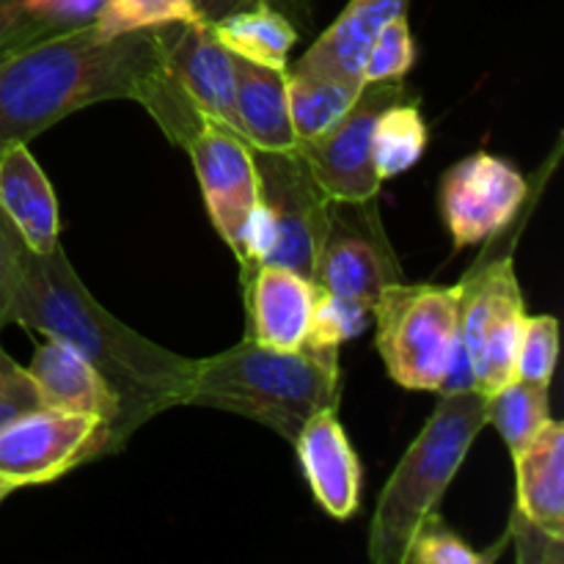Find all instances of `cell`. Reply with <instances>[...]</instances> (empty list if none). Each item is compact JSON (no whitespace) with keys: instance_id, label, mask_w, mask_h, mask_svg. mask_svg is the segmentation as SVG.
<instances>
[{"instance_id":"obj_21","label":"cell","mask_w":564,"mask_h":564,"mask_svg":"<svg viewBox=\"0 0 564 564\" xmlns=\"http://www.w3.org/2000/svg\"><path fill=\"white\" fill-rule=\"evenodd\" d=\"M209 28L231 55L259 66H273V69H286L290 53L297 42L292 22L270 9L264 0H251L213 20Z\"/></svg>"},{"instance_id":"obj_1","label":"cell","mask_w":564,"mask_h":564,"mask_svg":"<svg viewBox=\"0 0 564 564\" xmlns=\"http://www.w3.org/2000/svg\"><path fill=\"white\" fill-rule=\"evenodd\" d=\"M11 323L66 341L102 375L119 400L110 455L149 419L185 405L198 358L165 350L116 319L86 290L61 246L50 253L20 246Z\"/></svg>"},{"instance_id":"obj_18","label":"cell","mask_w":564,"mask_h":564,"mask_svg":"<svg viewBox=\"0 0 564 564\" xmlns=\"http://www.w3.org/2000/svg\"><path fill=\"white\" fill-rule=\"evenodd\" d=\"M516 512L564 540V427L554 419L516 457Z\"/></svg>"},{"instance_id":"obj_30","label":"cell","mask_w":564,"mask_h":564,"mask_svg":"<svg viewBox=\"0 0 564 564\" xmlns=\"http://www.w3.org/2000/svg\"><path fill=\"white\" fill-rule=\"evenodd\" d=\"M485 562H490L488 556L474 551L466 540L457 538L452 529H446V523L441 521L438 512L430 516L427 521L419 527V532L413 534L405 554V564H485Z\"/></svg>"},{"instance_id":"obj_19","label":"cell","mask_w":564,"mask_h":564,"mask_svg":"<svg viewBox=\"0 0 564 564\" xmlns=\"http://www.w3.org/2000/svg\"><path fill=\"white\" fill-rule=\"evenodd\" d=\"M408 0H350L334 25L297 61V69L361 80L364 58L380 28L405 14Z\"/></svg>"},{"instance_id":"obj_16","label":"cell","mask_w":564,"mask_h":564,"mask_svg":"<svg viewBox=\"0 0 564 564\" xmlns=\"http://www.w3.org/2000/svg\"><path fill=\"white\" fill-rule=\"evenodd\" d=\"M0 213L28 251L50 253L61 246L58 202L28 143L0 149Z\"/></svg>"},{"instance_id":"obj_12","label":"cell","mask_w":564,"mask_h":564,"mask_svg":"<svg viewBox=\"0 0 564 564\" xmlns=\"http://www.w3.org/2000/svg\"><path fill=\"white\" fill-rule=\"evenodd\" d=\"M529 182L510 160L477 152L441 180V218L455 248L496 240L521 213Z\"/></svg>"},{"instance_id":"obj_13","label":"cell","mask_w":564,"mask_h":564,"mask_svg":"<svg viewBox=\"0 0 564 564\" xmlns=\"http://www.w3.org/2000/svg\"><path fill=\"white\" fill-rule=\"evenodd\" d=\"M165 64L204 116L240 132L235 110V55L215 39L207 20L165 25Z\"/></svg>"},{"instance_id":"obj_31","label":"cell","mask_w":564,"mask_h":564,"mask_svg":"<svg viewBox=\"0 0 564 564\" xmlns=\"http://www.w3.org/2000/svg\"><path fill=\"white\" fill-rule=\"evenodd\" d=\"M39 408H44L42 397L28 369L0 347V430Z\"/></svg>"},{"instance_id":"obj_6","label":"cell","mask_w":564,"mask_h":564,"mask_svg":"<svg viewBox=\"0 0 564 564\" xmlns=\"http://www.w3.org/2000/svg\"><path fill=\"white\" fill-rule=\"evenodd\" d=\"M460 350L474 389L490 397L516 380L527 306L512 257L494 259L460 281Z\"/></svg>"},{"instance_id":"obj_29","label":"cell","mask_w":564,"mask_h":564,"mask_svg":"<svg viewBox=\"0 0 564 564\" xmlns=\"http://www.w3.org/2000/svg\"><path fill=\"white\" fill-rule=\"evenodd\" d=\"M372 314L367 308L347 303L341 297L328 295V292H317V303H314L312 328H308L306 345L314 347H336L339 350L345 341L356 339Z\"/></svg>"},{"instance_id":"obj_10","label":"cell","mask_w":564,"mask_h":564,"mask_svg":"<svg viewBox=\"0 0 564 564\" xmlns=\"http://www.w3.org/2000/svg\"><path fill=\"white\" fill-rule=\"evenodd\" d=\"M411 97L402 80L364 83L361 94L330 130L312 141L297 143L308 169L317 176L328 198L339 202H367L378 198L380 176L375 171L372 132L378 116L397 99Z\"/></svg>"},{"instance_id":"obj_22","label":"cell","mask_w":564,"mask_h":564,"mask_svg":"<svg viewBox=\"0 0 564 564\" xmlns=\"http://www.w3.org/2000/svg\"><path fill=\"white\" fill-rule=\"evenodd\" d=\"M364 80L319 75L306 69H286V97H290L292 130L297 143L312 141L336 124L361 94Z\"/></svg>"},{"instance_id":"obj_23","label":"cell","mask_w":564,"mask_h":564,"mask_svg":"<svg viewBox=\"0 0 564 564\" xmlns=\"http://www.w3.org/2000/svg\"><path fill=\"white\" fill-rule=\"evenodd\" d=\"M102 0H20L0 20V55L91 25Z\"/></svg>"},{"instance_id":"obj_9","label":"cell","mask_w":564,"mask_h":564,"mask_svg":"<svg viewBox=\"0 0 564 564\" xmlns=\"http://www.w3.org/2000/svg\"><path fill=\"white\" fill-rule=\"evenodd\" d=\"M110 455V424L88 413L39 408L0 430V477L17 488L44 485Z\"/></svg>"},{"instance_id":"obj_28","label":"cell","mask_w":564,"mask_h":564,"mask_svg":"<svg viewBox=\"0 0 564 564\" xmlns=\"http://www.w3.org/2000/svg\"><path fill=\"white\" fill-rule=\"evenodd\" d=\"M560 356V323L551 314H538L523 323L516 352V380L551 386Z\"/></svg>"},{"instance_id":"obj_27","label":"cell","mask_w":564,"mask_h":564,"mask_svg":"<svg viewBox=\"0 0 564 564\" xmlns=\"http://www.w3.org/2000/svg\"><path fill=\"white\" fill-rule=\"evenodd\" d=\"M413 64H416V44H413L408 17L400 14L391 22H386L378 31V36L372 39V44H369L367 58H364L361 80H402Z\"/></svg>"},{"instance_id":"obj_5","label":"cell","mask_w":564,"mask_h":564,"mask_svg":"<svg viewBox=\"0 0 564 564\" xmlns=\"http://www.w3.org/2000/svg\"><path fill=\"white\" fill-rule=\"evenodd\" d=\"M460 284L394 281L372 306L386 372L408 391H438L460 347Z\"/></svg>"},{"instance_id":"obj_3","label":"cell","mask_w":564,"mask_h":564,"mask_svg":"<svg viewBox=\"0 0 564 564\" xmlns=\"http://www.w3.org/2000/svg\"><path fill=\"white\" fill-rule=\"evenodd\" d=\"M336 347L273 350L246 339L213 358H198L185 405L237 413L292 444L317 411L339 405Z\"/></svg>"},{"instance_id":"obj_36","label":"cell","mask_w":564,"mask_h":564,"mask_svg":"<svg viewBox=\"0 0 564 564\" xmlns=\"http://www.w3.org/2000/svg\"><path fill=\"white\" fill-rule=\"evenodd\" d=\"M17 3H20V0H0V20H3V17L9 14Z\"/></svg>"},{"instance_id":"obj_25","label":"cell","mask_w":564,"mask_h":564,"mask_svg":"<svg viewBox=\"0 0 564 564\" xmlns=\"http://www.w3.org/2000/svg\"><path fill=\"white\" fill-rule=\"evenodd\" d=\"M549 408V386L529 383V380H512L496 394L485 397L488 424L499 430L512 457L543 430L551 419Z\"/></svg>"},{"instance_id":"obj_7","label":"cell","mask_w":564,"mask_h":564,"mask_svg":"<svg viewBox=\"0 0 564 564\" xmlns=\"http://www.w3.org/2000/svg\"><path fill=\"white\" fill-rule=\"evenodd\" d=\"M312 281L317 290L356 303L369 314L380 292L394 281H402L400 259L380 220L378 198H330Z\"/></svg>"},{"instance_id":"obj_4","label":"cell","mask_w":564,"mask_h":564,"mask_svg":"<svg viewBox=\"0 0 564 564\" xmlns=\"http://www.w3.org/2000/svg\"><path fill=\"white\" fill-rule=\"evenodd\" d=\"M485 424V394H441L438 408L408 446L380 494L369 529V560L375 564H405L413 534L438 512L441 499L455 482Z\"/></svg>"},{"instance_id":"obj_11","label":"cell","mask_w":564,"mask_h":564,"mask_svg":"<svg viewBox=\"0 0 564 564\" xmlns=\"http://www.w3.org/2000/svg\"><path fill=\"white\" fill-rule=\"evenodd\" d=\"M185 152L196 165L209 220L237 262H242L248 226L259 207V174L251 143L235 127L204 116L202 127L185 143Z\"/></svg>"},{"instance_id":"obj_26","label":"cell","mask_w":564,"mask_h":564,"mask_svg":"<svg viewBox=\"0 0 564 564\" xmlns=\"http://www.w3.org/2000/svg\"><path fill=\"white\" fill-rule=\"evenodd\" d=\"M196 0H102L91 28L99 36L152 31L176 22H202Z\"/></svg>"},{"instance_id":"obj_35","label":"cell","mask_w":564,"mask_h":564,"mask_svg":"<svg viewBox=\"0 0 564 564\" xmlns=\"http://www.w3.org/2000/svg\"><path fill=\"white\" fill-rule=\"evenodd\" d=\"M14 490H17V485H11L9 479L0 477V501H3L9 494H14Z\"/></svg>"},{"instance_id":"obj_20","label":"cell","mask_w":564,"mask_h":564,"mask_svg":"<svg viewBox=\"0 0 564 564\" xmlns=\"http://www.w3.org/2000/svg\"><path fill=\"white\" fill-rule=\"evenodd\" d=\"M235 110L240 132L253 149H295L290 97H286V69L259 66L235 55Z\"/></svg>"},{"instance_id":"obj_24","label":"cell","mask_w":564,"mask_h":564,"mask_svg":"<svg viewBox=\"0 0 564 564\" xmlns=\"http://www.w3.org/2000/svg\"><path fill=\"white\" fill-rule=\"evenodd\" d=\"M427 149V121L411 97L391 102L375 121L372 154L380 182L394 180L422 160Z\"/></svg>"},{"instance_id":"obj_32","label":"cell","mask_w":564,"mask_h":564,"mask_svg":"<svg viewBox=\"0 0 564 564\" xmlns=\"http://www.w3.org/2000/svg\"><path fill=\"white\" fill-rule=\"evenodd\" d=\"M510 534L516 538L518 545V560L521 562H562V538L543 532L540 527L529 523L523 516H512Z\"/></svg>"},{"instance_id":"obj_14","label":"cell","mask_w":564,"mask_h":564,"mask_svg":"<svg viewBox=\"0 0 564 564\" xmlns=\"http://www.w3.org/2000/svg\"><path fill=\"white\" fill-rule=\"evenodd\" d=\"M248 339L273 350H301L312 328L317 284L281 264H257L242 275Z\"/></svg>"},{"instance_id":"obj_34","label":"cell","mask_w":564,"mask_h":564,"mask_svg":"<svg viewBox=\"0 0 564 564\" xmlns=\"http://www.w3.org/2000/svg\"><path fill=\"white\" fill-rule=\"evenodd\" d=\"M246 3H251V0H196L198 11H202V17L207 22L218 20V17L229 14V11L240 9V6H246Z\"/></svg>"},{"instance_id":"obj_17","label":"cell","mask_w":564,"mask_h":564,"mask_svg":"<svg viewBox=\"0 0 564 564\" xmlns=\"http://www.w3.org/2000/svg\"><path fill=\"white\" fill-rule=\"evenodd\" d=\"M28 375L36 383L44 408L69 413H88L110 424L119 422V400L102 375L61 339H47L28 364Z\"/></svg>"},{"instance_id":"obj_8","label":"cell","mask_w":564,"mask_h":564,"mask_svg":"<svg viewBox=\"0 0 564 564\" xmlns=\"http://www.w3.org/2000/svg\"><path fill=\"white\" fill-rule=\"evenodd\" d=\"M253 165L259 174V204L273 226V251L264 264H281L314 279L328 218V193L319 187L297 147L281 152L253 149Z\"/></svg>"},{"instance_id":"obj_15","label":"cell","mask_w":564,"mask_h":564,"mask_svg":"<svg viewBox=\"0 0 564 564\" xmlns=\"http://www.w3.org/2000/svg\"><path fill=\"white\" fill-rule=\"evenodd\" d=\"M292 444L314 501L336 521L356 516L361 507V460L336 416V408L314 413Z\"/></svg>"},{"instance_id":"obj_2","label":"cell","mask_w":564,"mask_h":564,"mask_svg":"<svg viewBox=\"0 0 564 564\" xmlns=\"http://www.w3.org/2000/svg\"><path fill=\"white\" fill-rule=\"evenodd\" d=\"M163 47L165 25L110 39L86 25L0 55V149L28 143L88 105L141 102Z\"/></svg>"},{"instance_id":"obj_33","label":"cell","mask_w":564,"mask_h":564,"mask_svg":"<svg viewBox=\"0 0 564 564\" xmlns=\"http://www.w3.org/2000/svg\"><path fill=\"white\" fill-rule=\"evenodd\" d=\"M22 240L6 215L0 213V330L11 323V306H14L17 286V259H20Z\"/></svg>"}]
</instances>
